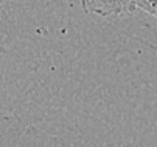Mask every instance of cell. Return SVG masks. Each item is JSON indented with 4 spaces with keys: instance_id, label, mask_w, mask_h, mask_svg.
Segmentation results:
<instances>
[{
    "instance_id": "1",
    "label": "cell",
    "mask_w": 157,
    "mask_h": 147,
    "mask_svg": "<svg viewBox=\"0 0 157 147\" xmlns=\"http://www.w3.org/2000/svg\"><path fill=\"white\" fill-rule=\"evenodd\" d=\"M86 13L98 16H118L136 10L134 0H81Z\"/></svg>"
},
{
    "instance_id": "2",
    "label": "cell",
    "mask_w": 157,
    "mask_h": 147,
    "mask_svg": "<svg viewBox=\"0 0 157 147\" xmlns=\"http://www.w3.org/2000/svg\"><path fill=\"white\" fill-rule=\"evenodd\" d=\"M134 6L157 17V0H134Z\"/></svg>"
}]
</instances>
